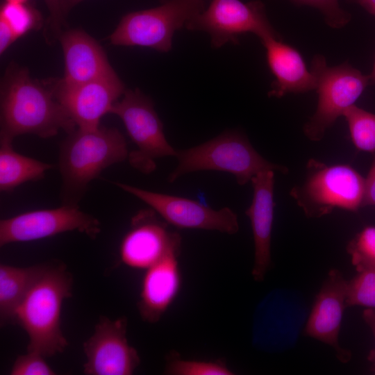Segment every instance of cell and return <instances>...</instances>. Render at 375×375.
<instances>
[{
  "label": "cell",
  "instance_id": "4fadbf2b",
  "mask_svg": "<svg viewBox=\"0 0 375 375\" xmlns=\"http://www.w3.org/2000/svg\"><path fill=\"white\" fill-rule=\"evenodd\" d=\"M125 317L112 320L99 318L93 335L83 343L87 375H131L140 363L138 351L126 338Z\"/></svg>",
  "mask_w": 375,
  "mask_h": 375
},
{
  "label": "cell",
  "instance_id": "f546056e",
  "mask_svg": "<svg viewBox=\"0 0 375 375\" xmlns=\"http://www.w3.org/2000/svg\"><path fill=\"white\" fill-rule=\"evenodd\" d=\"M366 206H375V156L365 178L362 207Z\"/></svg>",
  "mask_w": 375,
  "mask_h": 375
},
{
  "label": "cell",
  "instance_id": "d6986e66",
  "mask_svg": "<svg viewBox=\"0 0 375 375\" xmlns=\"http://www.w3.org/2000/svg\"><path fill=\"white\" fill-rule=\"evenodd\" d=\"M266 50L268 66L275 79L268 96L280 98L287 94L304 93L317 88L315 74L308 70L301 53L281 39L268 37L260 40Z\"/></svg>",
  "mask_w": 375,
  "mask_h": 375
},
{
  "label": "cell",
  "instance_id": "f1b7e54d",
  "mask_svg": "<svg viewBox=\"0 0 375 375\" xmlns=\"http://www.w3.org/2000/svg\"><path fill=\"white\" fill-rule=\"evenodd\" d=\"M50 13V25L52 33L56 36L60 35L62 27L65 24V15H63L60 0H44Z\"/></svg>",
  "mask_w": 375,
  "mask_h": 375
},
{
  "label": "cell",
  "instance_id": "5bb4252c",
  "mask_svg": "<svg viewBox=\"0 0 375 375\" xmlns=\"http://www.w3.org/2000/svg\"><path fill=\"white\" fill-rule=\"evenodd\" d=\"M181 242L180 235L169 231L153 210H140L121 241L119 258L128 267L146 270L170 253L179 252Z\"/></svg>",
  "mask_w": 375,
  "mask_h": 375
},
{
  "label": "cell",
  "instance_id": "6da1fadb",
  "mask_svg": "<svg viewBox=\"0 0 375 375\" xmlns=\"http://www.w3.org/2000/svg\"><path fill=\"white\" fill-rule=\"evenodd\" d=\"M0 137L23 134L49 138L77 127L50 86L32 78L27 69L11 63L1 82Z\"/></svg>",
  "mask_w": 375,
  "mask_h": 375
},
{
  "label": "cell",
  "instance_id": "ffe728a7",
  "mask_svg": "<svg viewBox=\"0 0 375 375\" xmlns=\"http://www.w3.org/2000/svg\"><path fill=\"white\" fill-rule=\"evenodd\" d=\"M47 265H36L21 267L0 265L1 324L15 322L17 308L27 293L44 272Z\"/></svg>",
  "mask_w": 375,
  "mask_h": 375
},
{
  "label": "cell",
  "instance_id": "e0dca14e",
  "mask_svg": "<svg viewBox=\"0 0 375 375\" xmlns=\"http://www.w3.org/2000/svg\"><path fill=\"white\" fill-rule=\"evenodd\" d=\"M60 40L65 62L64 76L59 79L65 85H76L115 72L102 47L81 29L62 32Z\"/></svg>",
  "mask_w": 375,
  "mask_h": 375
},
{
  "label": "cell",
  "instance_id": "d590c367",
  "mask_svg": "<svg viewBox=\"0 0 375 375\" xmlns=\"http://www.w3.org/2000/svg\"><path fill=\"white\" fill-rule=\"evenodd\" d=\"M6 1L12 3H27L28 0H6Z\"/></svg>",
  "mask_w": 375,
  "mask_h": 375
},
{
  "label": "cell",
  "instance_id": "3957f363",
  "mask_svg": "<svg viewBox=\"0 0 375 375\" xmlns=\"http://www.w3.org/2000/svg\"><path fill=\"white\" fill-rule=\"evenodd\" d=\"M73 279L63 265L48 266L17 308L15 322L27 333V351L44 358L68 345L60 327L63 301L71 297Z\"/></svg>",
  "mask_w": 375,
  "mask_h": 375
},
{
  "label": "cell",
  "instance_id": "4dcf8cb0",
  "mask_svg": "<svg viewBox=\"0 0 375 375\" xmlns=\"http://www.w3.org/2000/svg\"><path fill=\"white\" fill-rule=\"evenodd\" d=\"M17 39L10 26L0 19V54L2 55Z\"/></svg>",
  "mask_w": 375,
  "mask_h": 375
},
{
  "label": "cell",
  "instance_id": "2e32d148",
  "mask_svg": "<svg viewBox=\"0 0 375 375\" xmlns=\"http://www.w3.org/2000/svg\"><path fill=\"white\" fill-rule=\"evenodd\" d=\"M253 194L246 210L254 241V264L252 276L256 281H263L271 263V239L274 218V171L264 170L251 180Z\"/></svg>",
  "mask_w": 375,
  "mask_h": 375
},
{
  "label": "cell",
  "instance_id": "1f68e13d",
  "mask_svg": "<svg viewBox=\"0 0 375 375\" xmlns=\"http://www.w3.org/2000/svg\"><path fill=\"white\" fill-rule=\"evenodd\" d=\"M362 317L366 324L371 328L375 339V309L367 308L362 313ZM367 359L375 364V347L370 351Z\"/></svg>",
  "mask_w": 375,
  "mask_h": 375
},
{
  "label": "cell",
  "instance_id": "d4e9b609",
  "mask_svg": "<svg viewBox=\"0 0 375 375\" xmlns=\"http://www.w3.org/2000/svg\"><path fill=\"white\" fill-rule=\"evenodd\" d=\"M347 281V306H364L375 309V267L359 272Z\"/></svg>",
  "mask_w": 375,
  "mask_h": 375
},
{
  "label": "cell",
  "instance_id": "83f0119b",
  "mask_svg": "<svg viewBox=\"0 0 375 375\" xmlns=\"http://www.w3.org/2000/svg\"><path fill=\"white\" fill-rule=\"evenodd\" d=\"M44 357L35 352L19 356L15 360L11 375H54L56 372L44 360Z\"/></svg>",
  "mask_w": 375,
  "mask_h": 375
},
{
  "label": "cell",
  "instance_id": "8fae6325",
  "mask_svg": "<svg viewBox=\"0 0 375 375\" xmlns=\"http://www.w3.org/2000/svg\"><path fill=\"white\" fill-rule=\"evenodd\" d=\"M113 184L148 204L168 224L178 228L217 231L228 234L236 233L239 230L238 217L228 208L214 210L187 198L153 192L120 182Z\"/></svg>",
  "mask_w": 375,
  "mask_h": 375
},
{
  "label": "cell",
  "instance_id": "8992f818",
  "mask_svg": "<svg viewBox=\"0 0 375 375\" xmlns=\"http://www.w3.org/2000/svg\"><path fill=\"white\" fill-rule=\"evenodd\" d=\"M204 9L203 0H161L157 7L125 15L109 40L114 45L167 52L174 33Z\"/></svg>",
  "mask_w": 375,
  "mask_h": 375
},
{
  "label": "cell",
  "instance_id": "ac0fdd59",
  "mask_svg": "<svg viewBox=\"0 0 375 375\" xmlns=\"http://www.w3.org/2000/svg\"><path fill=\"white\" fill-rule=\"evenodd\" d=\"M174 252L146 269L141 283L138 308L142 319L158 322L176 299L182 278L178 260Z\"/></svg>",
  "mask_w": 375,
  "mask_h": 375
},
{
  "label": "cell",
  "instance_id": "9a60e30c",
  "mask_svg": "<svg viewBox=\"0 0 375 375\" xmlns=\"http://www.w3.org/2000/svg\"><path fill=\"white\" fill-rule=\"evenodd\" d=\"M347 281L336 269L329 272L317 294L305 327V334L333 347L339 360L350 359L349 351L342 349L338 336L346 305Z\"/></svg>",
  "mask_w": 375,
  "mask_h": 375
},
{
  "label": "cell",
  "instance_id": "9c48e42d",
  "mask_svg": "<svg viewBox=\"0 0 375 375\" xmlns=\"http://www.w3.org/2000/svg\"><path fill=\"white\" fill-rule=\"evenodd\" d=\"M185 28L207 33L214 48L228 42L237 44L239 36L245 33H252L260 40L268 37L281 39L260 0H212L207 8L187 23Z\"/></svg>",
  "mask_w": 375,
  "mask_h": 375
},
{
  "label": "cell",
  "instance_id": "4316f807",
  "mask_svg": "<svg viewBox=\"0 0 375 375\" xmlns=\"http://www.w3.org/2000/svg\"><path fill=\"white\" fill-rule=\"evenodd\" d=\"M290 1L297 6H309L318 9L326 24L333 28H341L351 20L350 13L341 7L340 0Z\"/></svg>",
  "mask_w": 375,
  "mask_h": 375
},
{
  "label": "cell",
  "instance_id": "836d02e7",
  "mask_svg": "<svg viewBox=\"0 0 375 375\" xmlns=\"http://www.w3.org/2000/svg\"><path fill=\"white\" fill-rule=\"evenodd\" d=\"M83 1V0H60V7L63 15L65 16L74 6Z\"/></svg>",
  "mask_w": 375,
  "mask_h": 375
},
{
  "label": "cell",
  "instance_id": "277c9868",
  "mask_svg": "<svg viewBox=\"0 0 375 375\" xmlns=\"http://www.w3.org/2000/svg\"><path fill=\"white\" fill-rule=\"evenodd\" d=\"M175 156L178 163L169 176V182L190 172L214 170L233 174L238 183L243 185L264 170L288 172L287 167L262 158L248 138L237 131L224 132L192 148L176 150Z\"/></svg>",
  "mask_w": 375,
  "mask_h": 375
},
{
  "label": "cell",
  "instance_id": "ba28073f",
  "mask_svg": "<svg viewBox=\"0 0 375 375\" xmlns=\"http://www.w3.org/2000/svg\"><path fill=\"white\" fill-rule=\"evenodd\" d=\"M110 113L122 119L137 147L128 157L130 165L135 169L150 174L156 169V159L176 156V150L166 139L162 123L152 100L140 90H126L122 98L114 104Z\"/></svg>",
  "mask_w": 375,
  "mask_h": 375
},
{
  "label": "cell",
  "instance_id": "d6a6232c",
  "mask_svg": "<svg viewBox=\"0 0 375 375\" xmlns=\"http://www.w3.org/2000/svg\"><path fill=\"white\" fill-rule=\"evenodd\" d=\"M349 3H353L361 6L369 13L375 16V0H346Z\"/></svg>",
  "mask_w": 375,
  "mask_h": 375
},
{
  "label": "cell",
  "instance_id": "7c38bea8",
  "mask_svg": "<svg viewBox=\"0 0 375 375\" xmlns=\"http://www.w3.org/2000/svg\"><path fill=\"white\" fill-rule=\"evenodd\" d=\"M49 86L76 127L83 129L99 127L101 119L110 113L126 91L116 72L76 85H65L58 80Z\"/></svg>",
  "mask_w": 375,
  "mask_h": 375
},
{
  "label": "cell",
  "instance_id": "52a82bcc",
  "mask_svg": "<svg viewBox=\"0 0 375 375\" xmlns=\"http://www.w3.org/2000/svg\"><path fill=\"white\" fill-rule=\"evenodd\" d=\"M311 71L317 78L318 102L315 113L303 126V133L309 140L319 141L344 110L354 104L371 81L369 75L347 62L328 66L320 54L313 57Z\"/></svg>",
  "mask_w": 375,
  "mask_h": 375
},
{
  "label": "cell",
  "instance_id": "7a4b0ae2",
  "mask_svg": "<svg viewBox=\"0 0 375 375\" xmlns=\"http://www.w3.org/2000/svg\"><path fill=\"white\" fill-rule=\"evenodd\" d=\"M126 140L116 128H76L68 133L59 150L65 204L78 205L90 183L108 167L128 157Z\"/></svg>",
  "mask_w": 375,
  "mask_h": 375
},
{
  "label": "cell",
  "instance_id": "484cf974",
  "mask_svg": "<svg viewBox=\"0 0 375 375\" xmlns=\"http://www.w3.org/2000/svg\"><path fill=\"white\" fill-rule=\"evenodd\" d=\"M347 251L357 272L375 267V226L365 227L348 243Z\"/></svg>",
  "mask_w": 375,
  "mask_h": 375
},
{
  "label": "cell",
  "instance_id": "7402d4cb",
  "mask_svg": "<svg viewBox=\"0 0 375 375\" xmlns=\"http://www.w3.org/2000/svg\"><path fill=\"white\" fill-rule=\"evenodd\" d=\"M351 139L357 149L375 153V114L355 104L347 108L343 115Z\"/></svg>",
  "mask_w": 375,
  "mask_h": 375
},
{
  "label": "cell",
  "instance_id": "cb8c5ba5",
  "mask_svg": "<svg viewBox=\"0 0 375 375\" xmlns=\"http://www.w3.org/2000/svg\"><path fill=\"white\" fill-rule=\"evenodd\" d=\"M165 372L169 375H233V372L225 361L185 360L176 353H171L165 365Z\"/></svg>",
  "mask_w": 375,
  "mask_h": 375
},
{
  "label": "cell",
  "instance_id": "603a6c76",
  "mask_svg": "<svg viewBox=\"0 0 375 375\" xmlns=\"http://www.w3.org/2000/svg\"><path fill=\"white\" fill-rule=\"evenodd\" d=\"M0 19L10 26L17 39L42 26L40 13L27 3L4 2L0 9Z\"/></svg>",
  "mask_w": 375,
  "mask_h": 375
},
{
  "label": "cell",
  "instance_id": "44dd1931",
  "mask_svg": "<svg viewBox=\"0 0 375 375\" xmlns=\"http://www.w3.org/2000/svg\"><path fill=\"white\" fill-rule=\"evenodd\" d=\"M53 165L25 156L12 147V140L0 137V190L10 192L28 181L44 177Z\"/></svg>",
  "mask_w": 375,
  "mask_h": 375
},
{
  "label": "cell",
  "instance_id": "30bf717a",
  "mask_svg": "<svg viewBox=\"0 0 375 375\" xmlns=\"http://www.w3.org/2000/svg\"><path fill=\"white\" fill-rule=\"evenodd\" d=\"M77 231L90 238L101 231L99 221L78 205L26 212L0 222V246L29 242Z\"/></svg>",
  "mask_w": 375,
  "mask_h": 375
},
{
  "label": "cell",
  "instance_id": "e575fe53",
  "mask_svg": "<svg viewBox=\"0 0 375 375\" xmlns=\"http://www.w3.org/2000/svg\"><path fill=\"white\" fill-rule=\"evenodd\" d=\"M371 84H375V61L372 74L369 75Z\"/></svg>",
  "mask_w": 375,
  "mask_h": 375
},
{
  "label": "cell",
  "instance_id": "5b68a950",
  "mask_svg": "<svg viewBox=\"0 0 375 375\" xmlns=\"http://www.w3.org/2000/svg\"><path fill=\"white\" fill-rule=\"evenodd\" d=\"M365 178L349 165H326L310 159L304 181L290 196L308 217H320L335 208L356 212L362 207Z\"/></svg>",
  "mask_w": 375,
  "mask_h": 375
}]
</instances>
